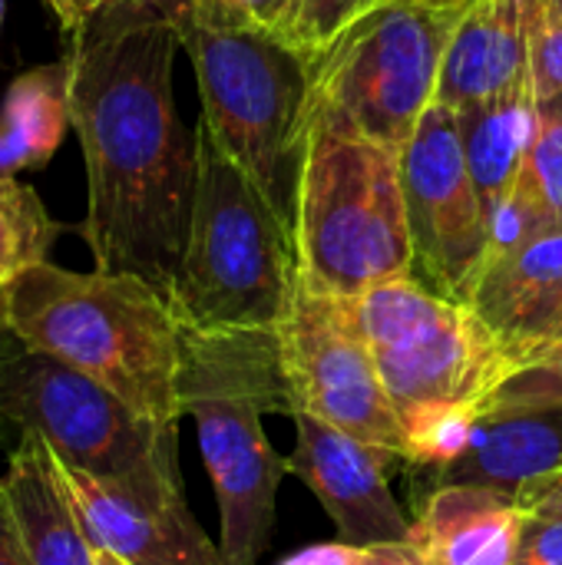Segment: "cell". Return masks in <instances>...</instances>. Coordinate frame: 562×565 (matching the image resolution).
<instances>
[{"label": "cell", "instance_id": "cell-34", "mask_svg": "<svg viewBox=\"0 0 562 565\" xmlns=\"http://www.w3.org/2000/svg\"><path fill=\"white\" fill-rule=\"evenodd\" d=\"M361 565H424V559L417 556L411 543H381V546L364 550Z\"/></svg>", "mask_w": 562, "mask_h": 565}, {"label": "cell", "instance_id": "cell-21", "mask_svg": "<svg viewBox=\"0 0 562 565\" xmlns=\"http://www.w3.org/2000/svg\"><path fill=\"white\" fill-rule=\"evenodd\" d=\"M550 228H562V93L537 96L533 103L527 159L494 225L490 258Z\"/></svg>", "mask_w": 562, "mask_h": 565}, {"label": "cell", "instance_id": "cell-6", "mask_svg": "<svg viewBox=\"0 0 562 565\" xmlns=\"http://www.w3.org/2000/svg\"><path fill=\"white\" fill-rule=\"evenodd\" d=\"M298 285L288 222L265 192L195 126V195L169 301L189 328H278Z\"/></svg>", "mask_w": 562, "mask_h": 565}, {"label": "cell", "instance_id": "cell-2", "mask_svg": "<svg viewBox=\"0 0 562 565\" xmlns=\"http://www.w3.org/2000/svg\"><path fill=\"white\" fill-rule=\"evenodd\" d=\"M7 331L93 377L139 417L182 420V321L166 291L129 271L43 262L3 285Z\"/></svg>", "mask_w": 562, "mask_h": 565}, {"label": "cell", "instance_id": "cell-3", "mask_svg": "<svg viewBox=\"0 0 562 565\" xmlns=\"http://www.w3.org/2000/svg\"><path fill=\"white\" fill-rule=\"evenodd\" d=\"M182 417L195 420L202 463L219 500V550L229 565H255L275 526L278 487L288 473L262 427L265 414H291L278 328L182 324Z\"/></svg>", "mask_w": 562, "mask_h": 565}, {"label": "cell", "instance_id": "cell-4", "mask_svg": "<svg viewBox=\"0 0 562 565\" xmlns=\"http://www.w3.org/2000/svg\"><path fill=\"white\" fill-rule=\"evenodd\" d=\"M291 242L298 278L335 298L414 275L401 152L368 139L321 96L308 103Z\"/></svg>", "mask_w": 562, "mask_h": 565}, {"label": "cell", "instance_id": "cell-11", "mask_svg": "<svg viewBox=\"0 0 562 565\" xmlns=\"http://www.w3.org/2000/svg\"><path fill=\"white\" fill-rule=\"evenodd\" d=\"M401 189L414 245V278L431 291L470 305L490 262V222L470 179L457 116L431 106L401 149Z\"/></svg>", "mask_w": 562, "mask_h": 565}, {"label": "cell", "instance_id": "cell-35", "mask_svg": "<svg viewBox=\"0 0 562 565\" xmlns=\"http://www.w3.org/2000/svg\"><path fill=\"white\" fill-rule=\"evenodd\" d=\"M7 338V301H3V285H0V344Z\"/></svg>", "mask_w": 562, "mask_h": 565}, {"label": "cell", "instance_id": "cell-27", "mask_svg": "<svg viewBox=\"0 0 562 565\" xmlns=\"http://www.w3.org/2000/svg\"><path fill=\"white\" fill-rule=\"evenodd\" d=\"M513 565H562V516L527 513L520 553Z\"/></svg>", "mask_w": 562, "mask_h": 565}, {"label": "cell", "instance_id": "cell-1", "mask_svg": "<svg viewBox=\"0 0 562 565\" xmlns=\"http://www.w3.org/2000/svg\"><path fill=\"white\" fill-rule=\"evenodd\" d=\"M179 50L176 20L106 13L73 33L66 50L70 116L86 166L79 235L96 268L139 275L166 295L195 195V132L172 96Z\"/></svg>", "mask_w": 562, "mask_h": 565}, {"label": "cell", "instance_id": "cell-20", "mask_svg": "<svg viewBox=\"0 0 562 565\" xmlns=\"http://www.w3.org/2000/svg\"><path fill=\"white\" fill-rule=\"evenodd\" d=\"M70 126L66 56L13 76L0 99V179L43 169Z\"/></svg>", "mask_w": 562, "mask_h": 565}, {"label": "cell", "instance_id": "cell-32", "mask_svg": "<svg viewBox=\"0 0 562 565\" xmlns=\"http://www.w3.org/2000/svg\"><path fill=\"white\" fill-rule=\"evenodd\" d=\"M43 3L53 10V17L60 20V26L73 36V33H79L103 10L106 0H43Z\"/></svg>", "mask_w": 562, "mask_h": 565}, {"label": "cell", "instance_id": "cell-33", "mask_svg": "<svg viewBox=\"0 0 562 565\" xmlns=\"http://www.w3.org/2000/svg\"><path fill=\"white\" fill-rule=\"evenodd\" d=\"M0 565H30L26 556H23L17 526L10 520V510H7V500H3V487H0Z\"/></svg>", "mask_w": 562, "mask_h": 565}, {"label": "cell", "instance_id": "cell-39", "mask_svg": "<svg viewBox=\"0 0 562 565\" xmlns=\"http://www.w3.org/2000/svg\"><path fill=\"white\" fill-rule=\"evenodd\" d=\"M560 467H562V463H560Z\"/></svg>", "mask_w": 562, "mask_h": 565}, {"label": "cell", "instance_id": "cell-8", "mask_svg": "<svg viewBox=\"0 0 562 565\" xmlns=\"http://www.w3.org/2000/svg\"><path fill=\"white\" fill-rule=\"evenodd\" d=\"M467 3L391 0L371 10L311 63V96L401 152L437 99L444 53Z\"/></svg>", "mask_w": 562, "mask_h": 565}, {"label": "cell", "instance_id": "cell-9", "mask_svg": "<svg viewBox=\"0 0 562 565\" xmlns=\"http://www.w3.org/2000/svg\"><path fill=\"white\" fill-rule=\"evenodd\" d=\"M176 430L139 417L113 391L70 364L20 344H0V437H40L50 454L96 477L179 473Z\"/></svg>", "mask_w": 562, "mask_h": 565}, {"label": "cell", "instance_id": "cell-23", "mask_svg": "<svg viewBox=\"0 0 562 565\" xmlns=\"http://www.w3.org/2000/svg\"><path fill=\"white\" fill-rule=\"evenodd\" d=\"M477 417H480L477 404H427L401 417L404 467L417 477L457 460L470 444Z\"/></svg>", "mask_w": 562, "mask_h": 565}, {"label": "cell", "instance_id": "cell-25", "mask_svg": "<svg viewBox=\"0 0 562 565\" xmlns=\"http://www.w3.org/2000/svg\"><path fill=\"white\" fill-rule=\"evenodd\" d=\"M520 407H562V341L517 364V371L507 374L500 387L484 401L480 414Z\"/></svg>", "mask_w": 562, "mask_h": 565}, {"label": "cell", "instance_id": "cell-29", "mask_svg": "<svg viewBox=\"0 0 562 565\" xmlns=\"http://www.w3.org/2000/svg\"><path fill=\"white\" fill-rule=\"evenodd\" d=\"M189 0H106L99 13L106 17H169L182 23Z\"/></svg>", "mask_w": 562, "mask_h": 565}, {"label": "cell", "instance_id": "cell-13", "mask_svg": "<svg viewBox=\"0 0 562 565\" xmlns=\"http://www.w3.org/2000/svg\"><path fill=\"white\" fill-rule=\"evenodd\" d=\"M298 447L288 457L295 473L328 510L338 540L351 546L411 543V526L401 503L391 493V473L404 467V457L351 437L311 414H291Z\"/></svg>", "mask_w": 562, "mask_h": 565}, {"label": "cell", "instance_id": "cell-24", "mask_svg": "<svg viewBox=\"0 0 562 565\" xmlns=\"http://www.w3.org/2000/svg\"><path fill=\"white\" fill-rule=\"evenodd\" d=\"M391 0H291L285 20L278 23L275 36L288 43L311 73V63L361 17L384 7Z\"/></svg>", "mask_w": 562, "mask_h": 565}, {"label": "cell", "instance_id": "cell-22", "mask_svg": "<svg viewBox=\"0 0 562 565\" xmlns=\"http://www.w3.org/2000/svg\"><path fill=\"white\" fill-rule=\"evenodd\" d=\"M63 232L66 225L50 215L30 185L0 179V285H10L23 271L50 262V252Z\"/></svg>", "mask_w": 562, "mask_h": 565}, {"label": "cell", "instance_id": "cell-36", "mask_svg": "<svg viewBox=\"0 0 562 565\" xmlns=\"http://www.w3.org/2000/svg\"><path fill=\"white\" fill-rule=\"evenodd\" d=\"M96 565H126L119 556H113V553H103V550H96Z\"/></svg>", "mask_w": 562, "mask_h": 565}, {"label": "cell", "instance_id": "cell-38", "mask_svg": "<svg viewBox=\"0 0 562 565\" xmlns=\"http://www.w3.org/2000/svg\"><path fill=\"white\" fill-rule=\"evenodd\" d=\"M431 3H460V0H431Z\"/></svg>", "mask_w": 562, "mask_h": 565}, {"label": "cell", "instance_id": "cell-19", "mask_svg": "<svg viewBox=\"0 0 562 565\" xmlns=\"http://www.w3.org/2000/svg\"><path fill=\"white\" fill-rule=\"evenodd\" d=\"M533 103H537L533 79H523L500 96L470 103L454 113L464 159H467L470 179L477 185L480 205L490 222V235L503 205L510 202L517 189V179L527 159L530 129H533Z\"/></svg>", "mask_w": 562, "mask_h": 565}, {"label": "cell", "instance_id": "cell-15", "mask_svg": "<svg viewBox=\"0 0 562 565\" xmlns=\"http://www.w3.org/2000/svg\"><path fill=\"white\" fill-rule=\"evenodd\" d=\"M540 3L543 0H470L444 53L434 103L457 113L530 79Z\"/></svg>", "mask_w": 562, "mask_h": 565}, {"label": "cell", "instance_id": "cell-16", "mask_svg": "<svg viewBox=\"0 0 562 565\" xmlns=\"http://www.w3.org/2000/svg\"><path fill=\"white\" fill-rule=\"evenodd\" d=\"M562 463V407L487 411L477 417L467 450L441 470L417 473V493L441 487H487L520 493Z\"/></svg>", "mask_w": 562, "mask_h": 565}, {"label": "cell", "instance_id": "cell-7", "mask_svg": "<svg viewBox=\"0 0 562 565\" xmlns=\"http://www.w3.org/2000/svg\"><path fill=\"white\" fill-rule=\"evenodd\" d=\"M397 420L427 404H477L517 371L484 318L414 275L351 298Z\"/></svg>", "mask_w": 562, "mask_h": 565}, {"label": "cell", "instance_id": "cell-28", "mask_svg": "<svg viewBox=\"0 0 562 565\" xmlns=\"http://www.w3.org/2000/svg\"><path fill=\"white\" fill-rule=\"evenodd\" d=\"M517 503L527 513H537V516H562V467L530 480L517 493Z\"/></svg>", "mask_w": 562, "mask_h": 565}, {"label": "cell", "instance_id": "cell-10", "mask_svg": "<svg viewBox=\"0 0 562 565\" xmlns=\"http://www.w3.org/2000/svg\"><path fill=\"white\" fill-rule=\"evenodd\" d=\"M278 344L291 414H311L404 457L401 420L358 328L351 298L315 291L298 278L278 324Z\"/></svg>", "mask_w": 562, "mask_h": 565}, {"label": "cell", "instance_id": "cell-5", "mask_svg": "<svg viewBox=\"0 0 562 565\" xmlns=\"http://www.w3.org/2000/svg\"><path fill=\"white\" fill-rule=\"evenodd\" d=\"M202 96V122L291 228L295 172L311 103L308 63L222 0H189L179 23Z\"/></svg>", "mask_w": 562, "mask_h": 565}, {"label": "cell", "instance_id": "cell-17", "mask_svg": "<svg viewBox=\"0 0 562 565\" xmlns=\"http://www.w3.org/2000/svg\"><path fill=\"white\" fill-rule=\"evenodd\" d=\"M527 510L513 493L487 487H441L421 500L411 546L424 565H513Z\"/></svg>", "mask_w": 562, "mask_h": 565}, {"label": "cell", "instance_id": "cell-14", "mask_svg": "<svg viewBox=\"0 0 562 565\" xmlns=\"http://www.w3.org/2000/svg\"><path fill=\"white\" fill-rule=\"evenodd\" d=\"M470 308L517 364L562 341V228L540 232L494 255Z\"/></svg>", "mask_w": 562, "mask_h": 565}, {"label": "cell", "instance_id": "cell-30", "mask_svg": "<svg viewBox=\"0 0 562 565\" xmlns=\"http://www.w3.org/2000/svg\"><path fill=\"white\" fill-rule=\"evenodd\" d=\"M364 563V546H351V543H318L308 546L301 553H295L291 559L282 565H361Z\"/></svg>", "mask_w": 562, "mask_h": 565}, {"label": "cell", "instance_id": "cell-26", "mask_svg": "<svg viewBox=\"0 0 562 565\" xmlns=\"http://www.w3.org/2000/svg\"><path fill=\"white\" fill-rule=\"evenodd\" d=\"M530 79L537 96L562 93V0H543L533 26Z\"/></svg>", "mask_w": 562, "mask_h": 565}, {"label": "cell", "instance_id": "cell-37", "mask_svg": "<svg viewBox=\"0 0 562 565\" xmlns=\"http://www.w3.org/2000/svg\"><path fill=\"white\" fill-rule=\"evenodd\" d=\"M3 10H7V0H0V30H3Z\"/></svg>", "mask_w": 562, "mask_h": 565}, {"label": "cell", "instance_id": "cell-31", "mask_svg": "<svg viewBox=\"0 0 562 565\" xmlns=\"http://www.w3.org/2000/svg\"><path fill=\"white\" fill-rule=\"evenodd\" d=\"M232 13H238L242 20L262 26V30H278V23L285 20L291 0H222Z\"/></svg>", "mask_w": 562, "mask_h": 565}, {"label": "cell", "instance_id": "cell-18", "mask_svg": "<svg viewBox=\"0 0 562 565\" xmlns=\"http://www.w3.org/2000/svg\"><path fill=\"white\" fill-rule=\"evenodd\" d=\"M3 500L30 565H96V546L70 500L50 447L23 434L7 450Z\"/></svg>", "mask_w": 562, "mask_h": 565}, {"label": "cell", "instance_id": "cell-12", "mask_svg": "<svg viewBox=\"0 0 562 565\" xmlns=\"http://www.w3.org/2000/svg\"><path fill=\"white\" fill-rule=\"evenodd\" d=\"M56 467L96 550L126 565H229L189 513L179 473L96 477Z\"/></svg>", "mask_w": 562, "mask_h": 565}]
</instances>
